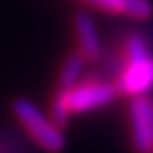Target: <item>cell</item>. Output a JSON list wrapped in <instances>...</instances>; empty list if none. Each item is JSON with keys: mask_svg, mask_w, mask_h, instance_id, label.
<instances>
[{"mask_svg": "<svg viewBox=\"0 0 153 153\" xmlns=\"http://www.w3.org/2000/svg\"><path fill=\"white\" fill-rule=\"evenodd\" d=\"M126 115L132 149L136 153H149L153 149V96L132 98Z\"/></svg>", "mask_w": 153, "mask_h": 153, "instance_id": "obj_4", "label": "cell"}, {"mask_svg": "<svg viewBox=\"0 0 153 153\" xmlns=\"http://www.w3.org/2000/svg\"><path fill=\"white\" fill-rule=\"evenodd\" d=\"M149 153H153V149H151V151H149Z\"/></svg>", "mask_w": 153, "mask_h": 153, "instance_id": "obj_8", "label": "cell"}, {"mask_svg": "<svg viewBox=\"0 0 153 153\" xmlns=\"http://www.w3.org/2000/svg\"><path fill=\"white\" fill-rule=\"evenodd\" d=\"M73 31L76 36V50L84 56V59L88 63H96V61L102 59L103 48L98 35V27H96V21L86 10H80L79 13H75Z\"/></svg>", "mask_w": 153, "mask_h": 153, "instance_id": "obj_6", "label": "cell"}, {"mask_svg": "<svg viewBox=\"0 0 153 153\" xmlns=\"http://www.w3.org/2000/svg\"><path fill=\"white\" fill-rule=\"evenodd\" d=\"M88 61L84 59V56L80 54L79 50H73L65 56L63 63H61V69L57 73V80H56V92H63V90H69L82 79V71L84 65Z\"/></svg>", "mask_w": 153, "mask_h": 153, "instance_id": "obj_7", "label": "cell"}, {"mask_svg": "<svg viewBox=\"0 0 153 153\" xmlns=\"http://www.w3.org/2000/svg\"><path fill=\"white\" fill-rule=\"evenodd\" d=\"M119 98L113 80L107 76H82L73 88L54 92L50 117L59 128H65L73 115H84L111 105Z\"/></svg>", "mask_w": 153, "mask_h": 153, "instance_id": "obj_2", "label": "cell"}, {"mask_svg": "<svg viewBox=\"0 0 153 153\" xmlns=\"http://www.w3.org/2000/svg\"><path fill=\"white\" fill-rule=\"evenodd\" d=\"M113 84L119 96L138 98L153 92V46L140 31H126L113 56Z\"/></svg>", "mask_w": 153, "mask_h": 153, "instance_id": "obj_1", "label": "cell"}, {"mask_svg": "<svg viewBox=\"0 0 153 153\" xmlns=\"http://www.w3.org/2000/svg\"><path fill=\"white\" fill-rule=\"evenodd\" d=\"M12 111L36 147H40L46 153L63 151L65 147L63 128L57 126L50 115H46L36 103H33L27 98H17L12 103Z\"/></svg>", "mask_w": 153, "mask_h": 153, "instance_id": "obj_3", "label": "cell"}, {"mask_svg": "<svg viewBox=\"0 0 153 153\" xmlns=\"http://www.w3.org/2000/svg\"><path fill=\"white\" fill-rule=\"evenodd\" d=\"M84 8L115 17H128L132 21L143 23L153 17L151 0H73Z\"/></svg>", "mask_w": 153, "mask_h": 153, "instance_id": "obj_5", "label": "cell"}]
</instances>
